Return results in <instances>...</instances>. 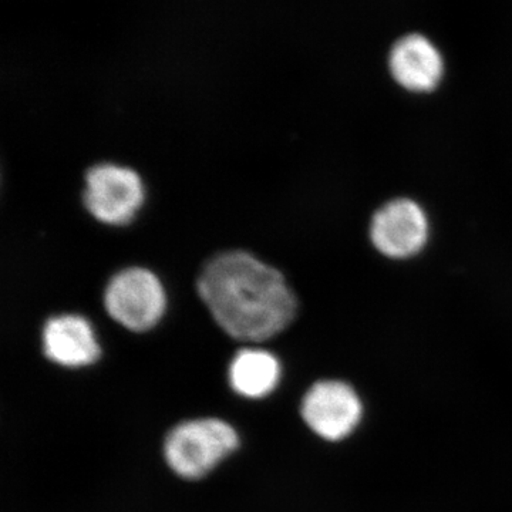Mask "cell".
<instances>
[{
  "mask_svg": "<svg viewBox=\"0 0 512 512\" xmlns=\"http://www.w3.org/2000/svg\"><path fill=\"white\" fill-rule=\"evenodd\" d=\"M390 72L400 86L410 92H431L444 72L443 57L427 37H402L390 52Z\"/></svg>",
  "mask_w": 512,
  "mask_h": 512,
  "instance_id": "52a82bcc",
  "label": "cell"
},
{
  "mask_svg": "<svg viewBox=\"0 0 512 512\" xmlns=\"http://www.w3.org/2000/svg\"><path fill=\"white\" fill-rule=\"evenodd\" d=\"M301 413L313 433L328 441H339L359 426L363 403L350 384L322 380L313 384L303 397Z\"/></svg>",
  "mask_w": 512,
  "mask_h": 512,
  "instance_id": "5b68a950",
  "label": "cell"
},
{
  "mask_svg": "<svg viewBox=\"0 0 512 512\" xmlns=\"http://www.w3.org/2000/svg\"><path fill=\"white\" fill-rule=\"evenodd\" d=\"M143 201V183L130 168L100 164L90 168L86 175L84 204L104 224H127Z\"/></svg>",
  "mask_w": 512,
  "mask_h": 512,
  "instance_id": "277c9868",
  "label": "cell"
},
{
  "mask_svg": "<svg viewBox=\"0 0 512 512\" xmlns=\"http://www.w3.org/2000/svg\"><path fill=\"white\" fill-rule=\"evenodd\" d=\"M237 431L218 419L184 421L168 433L164 456L177 476L198 480L238 447Z\"/></svg>",
  "mask_w": 512,
  "mask_h": 512,
  "instance_id": "7a4b0ae2",
  "label": "cell"
},
{
  "mask_svg": "<svg viewBox=\"0 0 512 512\" xmlns=\"http://www.w3.org/2000/svg\"><path fill=\"white\" fill-rule=\"evenodd\" d=\"M197 289L215 322L234 339L274 338L295 318V295L284 276L247 252L215 256L198 276Z\"/></svg>",
  "mask_w": 512,
  "mask_h": 512,
  "instance_id": "6da1fadb",
  "label": "cell"
},
{
  "mask_svg": "<svg viewBox=\"0 0 512 512\" xmlns=\"http://www.w3.org/2000/svg\"><path fill=\"white\" fill-rule=\"evenodd\" d=\"M281 377L278 359L266 350H239L229 366V382L238 394L261 399L275 389Z\"/></svg>",
  "mask_w": 512,
  "mask_h": 512,
  "instance_id": "9c48e42d",
  "label": "cell"
},
{
  "mask_svg": "<svg viewBox=\"0 0 512 512\" xmlns=\"http://www.w3.org/2000/svg\"><path fill=\"white\" fill-rule=\"evenodd\" d=\"M429 238V221L419 204L406 198L387 202L373 217L370 239L377 251L394 259L419 254Z\"/></svg>",
  "mask_w": 512,
  "mask_h": 512,
  "instance_id": "8992f818",
  "label": "cell"
},
{
  "mask_svg": "<svg viewBox=\"0 0 512 512\" xmlns=\"http://www.w3.org/2000/svg\"><path fill=\"white\" fill-rule=\"evenodd\" d=\"M43 350L52 362L66 367L92 365L100 356L92 326L77 315L56 316L46 323Z\"/></svg>",
  "mask_w": 512,
  "mask_h": 512,
  "instance_id": "ba28073f",
  "label": "cell"
},
{
  "mask_svg": "<svg viewBox=\"0 0 512 512\" xmlns=\"http://www.w3.org/2000/svg\"><path fill=\"white\" fill-rule=\"evenodd\" d=\"M111 318L133 332L153 328L165 311V293L157 276L143 268L121 271L104 293Z\"/></svg>",
  "mask_w": 512,
  "mask_h": 512,
  "instance_id": "3957f363",
  "label": "cell"
}]
</instances>
